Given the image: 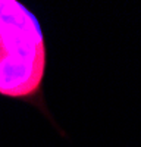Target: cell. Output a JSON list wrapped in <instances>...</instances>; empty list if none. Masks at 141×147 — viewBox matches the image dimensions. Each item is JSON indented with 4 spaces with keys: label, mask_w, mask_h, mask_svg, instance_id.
Instances as JSON below:
<instances>
[{
    "label": "cell",
    "mask_w": 141,
    "mask_h": 147,
    "mask_svg": "<svg viewBox=\"0 0 141 147\" xmlns=\"http://www.w3.org/2000/svg\"><path fill=\"white\" fill-rule=\"evenodd\" d=\"M46 71V46L34 13L16 0H0V94L37 93Z\"/></svg>",
    "instance_id": "cell-1"
}]
</instances>
